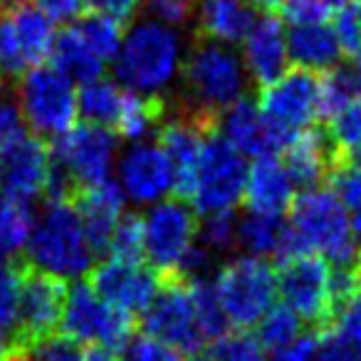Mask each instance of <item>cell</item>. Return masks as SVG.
<instances>
[{
	"mask_svg": "<svg viewBox=\"0 0 361 361\" xmlns=\"http://www.w3.org/2000/svg\"><path fill=\"white\" fill-rule=\"evenodd\" d=\"M35 216L30 203L18 198H0V260H16V255L27 245Z\"/></svg>",
	"mask_w": 361,
	"mask_h": 361,
	"instance_id": "30",
	"label": "cell"
},
{
	"mask_svg": "<svg viewBox=\"0 0 361 361\" xmlns=\"http://www.w3.org/2000/svg\"><path fill=\"white\" fill-rule=\"evenodd\" d=\"M218 131L243 156H255V159L282 154L295 136L267 121L250 97H243L240 102H235L223 111L221 121H218Z\"/></svg>",
	"mask_w": 361,
	"mask_h": 361,
	"instance_id": "19",
	"label": "cell"
},
{
	"mask_svg": "<svg viewBox=\"0 0 361 361\" xmlns=\"http://www.w3.org/2000/svg\"><path fill=\"white\" fill-rule=\"evenodd\" d=\"M30 354V361H82L85 359V351H82V344L77 339L67 334H50L45 339L35 341V344L27 349Z\"/></svg>",
	"mask_w": 361,
	"mask_h": 361,
	"instance_id": "41",
	"label": "cell"
},
{
	"mask_svg": "<svg viewBox=\"0 0 361 361\" xmlns=\"http://www.w3.org/2000/svg\"><path fill=\"white\" fill-rule=\"evenodd\" d=\"M52 23H70L85 13V0H30Z\"/></svg>",
	"mask_w": 361,
	"mask_h": 361,
	"instance_id": "49",
	"label": "cell"
},
{
	"mask_svg": "<svg viewBox=\"0 0 361 361\" xmlns=\"http://www.w3.org/2000/svg\"><path fill=\"white\" fill-rule=\"evenodd\" d=\"M208 131L203 126H198L193 119L178 114L171 106L169 116L164 124L156 129L159 136V149L166 154L171 164V173H173V198L183 203H191L193 186H196V171H198V159H201V146L203 136Z\"/></svg>",
	"mask_w": 361,
	"mask_h": 361,
	"instance_id": "17",
	"label": "cell"
},
{
	"mask_svg": "<svg viewBox=\"0 0 361 361\" xmlns=\"http://www.w3.org/2000/svg\"><path fill=\"white\" fill-rule=\"evenodd\" d=\"M317 361H361V344L341 336L339 331L326 329L319 334V346H317Z\"/></svg>",
	"mask_w": 361,
	"mask_h": 361,
	"instance_id": "44",
	"label": "cell"
},
{
	"mask_svg": "<svg viewBox=\"0 0 361 361\" xmlns=\"http://www.w3.org/2000/svg\"><path fill=\"white\" fill-rule=\"evenodd\" d=\"M213 290L228 324L235 329H250L275 302V267L265 257H235L218 270Z\"/></svg>",
	"mask_w": 361,
	"mask_h": 361,
	"instance_id": "5",
	"label": "cell"
},
{
	"mask_svg": "<svg viewBox=\"0 0 361 361\" xmlns=\"http://www.w3.org/2000/svg\"><path fill=\"white\" fill-rule=\"evenodd\" d=\"M351 11H354V18H356V23H359V27H361V0H354V3H351Z\"/></svg>",
	"mask_w": 361,
	"mask_h": 361,
	"instance_id": "57",
	"label": "cell"
},
{
	"mask_svg": "<svg viewBox=\"0 0 361 361\" xmlns=\"http://www.w3.org/2000/svg\"><path fill=\"white\" fill-rule=\"evenodd\" d=\"M16 3H20V0H0V8H3V11H6V8L16 6Z\"/></svg>",
	"mask_w": 361,
	"mask_h": 361,
	"instance_id": "58",
	"label": "cell"
},
{
	"mask_svg": "<svg viewBox=\"0 0 361 361\" xmlns=\"http://www.w3.org/2000/svg\"><path fill=\"white\" fill-rule=\"evenodd\" d=\"M72 206L80 213L87 243L94 255H104L119 218L124 216V191L116 180L106 178L97 186L82 188Z\"/></svg>",
	"mask_w": 361,
	"mask_h": 361,
	"instance_id": "22",
	"label": "cell"
},
{
	"mask_svg": "<svg viewBox=\"0 0 361 361\" xmlns=\"http://www.w3.org/2000/svg\"><path fill=\"white\" fill-rule=\"evenodd\" d=\"M326 134L334 146L336 164L361 166V94L326 124Z\"/></svg>",
	"mask_w": 361,
	"mask_h": 361,
	"instance_id": "32",
	"label": "cell"
},
{
	"mask_svg": "<svg viewBox=\"0 0 361 361\" xmlns=\"http://www.w3.org/2000/svg\"><path fill=\"white\" fill-rule=\"evenodd\" d=\"M67 282L50 272L35 270L27 265L20 280V300H18V317L13 324V349L27 351L35 341L55 334L60 326L62 310L67 302Z\"/></svg>",
	"mask_w": 361,
	"mask_h": 361,
	"instance_id": "12",
	"label": "cell"
},
{
	"mask_svg": "<svg viewBox=\"0 0 361 361\" xmlns=\"http://www.w3.org/2000/svg\"><path fill=\"white\" fill-rule=\"evenodd\" d=\"M307 252H322L331 265H351L359 260L349 216L331 191L312 188L290 206V223L285 226L275 255L282 262Z\"/></svg>",
	"mask_w": 361,
	"mask_h": 361,
	"instance_id": "2",
	"label": "cell"
},
{
	"mask_svg": "<svg viewBox=\"0 0 361 361\" xmlns=\"http://www.w3.org/2000/svg\"><path fill=\"white\" fill-rule=\"evenodd\" d=\"M351 70H354V77H356V82H359V87H361V50L354 55V65H351Z\"/></svg>",
	"mask_w": 361,
	"mask_h": 361,
	"instance_id": "56",
	"label": "cell"
},
{
	"mask_svg": "<svg viewBox=\"0 0 361 361\" xmlns=\"http://www.w3.org/2000/svg\"><path fill=\"white\" fill-rule=\"evenodd\" d=\"M151 11L154 20L166 25H186L193 20V0H141Z\"/></svg>",
	"mask_w": 361,
	"mask_h": 361,
	"instance_id": "46",
	"label": "cell"
},
{
	"mask_svg": "<svg viewBox=\"0 0 361 361\" xmlns=\"http://www.w3.org/2000/svg\"><path fill=\"white\" fill-rule=\"evenodd\" d=\"M25 136V119L18 104L16 82L0 80V151Z\"/></svg>",
	"mask_w": 361,
	"mask_h": 361,
	"instance_id": "38",
	"label": "cell"
},
{
	"mask_svg": "<svg viewBox=\"0 0 361 361\" xmlns=\"http://www.w3.org/2000/svg\"><path fill=\"white\" fill-rule=\"evenodd\" d=\"M94 252L87 243L80 213L72 203H47L27 238V265L55 277H82Z\"/></svg>",
	"mask_w": 361,
	"mask_h": 361,
	"instance_id": "4",
	"label": "cell"
},
{
	"mask_svg": "<svg viewBox=\"0 0 361 361\" xmlns=\"http://www.w3.org/2000/svg\"><path fill=\"white\" fill-rule=\"evenodd\" d=\"M356 267H359V265H356ZM359 275H361V267H359Z\"/></svg>",
	"mask_w": 361,
	"mask_h": 361,
	"instance_id": "60",
	"label": "cell"
},
{
	"mask_svg": "<svg viewBox=\"0 0 361 361\" xmlns=\"http://www.w3.org/2000/svg\"><path fill=\"white\" fill-rule=\"evenodd\" d=\"M116 139L119 136L114 131L85 121L57 136L55 146H50L52 161L70 173L80 191L87 186H97L109 178L116 156Z\"/></svg>",
	"mask_w": 361,
	"mask_h": 361,
	"instance_id": "13",
	"label": "cell"
},
{
	"mask_svg": "<svg viewBox=\"0 0 361 361\" xmlns=\"http://www.w3.org/2000/svg\"><path fill=\"white\" fill-rule=\"evenodd\" d=\"M11 351H13V344L6 339V334L0 331V361H6V356L11 354Z\"/></svg>",
	"mask_w": 361,
	"mask_h": 361,
	"instance_id": "54",
	"label": "cell"
},
{
	"mask_svg": "<svg viewBox=\"0 0 361 361\" xmlns=\"http://www.w3.org/2000/svg\"><path fill=\"white\" fill-rule=\"evenodd\" d=\"M106 252H111L114 260L124 262H141L146 257L144 252V218L139 213H124L116 223L114 233Z\"/></svg>",
	"mask_w": 361,
	"mask_h": 361,
	"instance_id": "36",
	"label": "cell"
},
{
	"mask_svg": "<svg viewBox=\"0 0 361 361\" xmlns=\"http://www.w3.org/2000/svg\"><path fill=\"white\" fill-rule=\"evenodd\" d=\"M255 326H257L255 339L260 341L262 349L280 351L300 336L302 322H300V317H297L292 310H287L285 305L282 307L272 305Z\"/></svg>",
	"mask_w": 361,
	"mask_h": 361,
	"instance_id": "34",
	"label": "cell"
},
{
	"mask_svg": "<svg viewBox=\"0 0 361 361\" xmlns=\"http://www.w3.org/2000/svg\"><path fill=\"white\" fill-rule=\"evenodd\" d=\"M247 178V164L243 154L218 129L203 136L201 159H198L196 186L188 206L201 216L233 211L243 201Z\"/></svg>",
	"mask_w": 361,
	"mask_h": 361,
	"instance_id": "6",
	"label": "cell"
},
{
	"mask_svg": "<svg viewBox=\"0 0 361 361\" xmlns=\"http://www.w3.org/2000/svg\"><path fill=\"white\" fill-rule=\"evenodd\" d=\"M178 82V97L171 99V106L206 131L218 129L223 111L247 97L252 85L231 45L196 32L186 55L180 57Z\"/></svg>",
	"mask_w": 361,
	"mask_h": 361,
	"instance_id": "1",
	"label": "cell"
},
{
	"mask_svg": "<svg viewBox=\"0 0 361 361\" xmlns=\"http://www.w3.org/2000/svg\"><path fill=\"white\" fill-rule=\"evenodd\" d=\"M75 27L82 35V40L92 47V52H94L102 62L114 60L116 52H119L121 40H124V35H121L124 27H121L119 23L109 20V18H104V16H94V13H82V16L77 18Z\"/></svg>",
	"mask_w": 361,
	"mask_h": 361,
	"instance_id": "33",
	"label": "cell"
},
{
	"mask_svg": "<svg viewBox=\"0 0 361 361\" xmlns=\"http://www.w3.org/2000/svg\"><path fill=\"white\" fill-rule=\"evenodd\" d=\"M82 361H121V359L116 356V351L104 349V346H94V349L85 351V359Z\"/></svg>",
	"mask_w": 361,
	"mask_h": 361,
	"instance_id": "51",
	"label": "cell"
},
{
	"mask_svg": "<svg viewBox=\"0 0 361 361\" xmlns=\"http://www.w3.org/2000/svg\"><path fill=\"white\" fill-rule=\"evenodd\" d=\"M180 67V37L171 25L144 20L129 30L114 57V72L131 92L164 94Z\"/></svg>",
	"mask_w": 361,
	"mask_h": 361,
	"instance_id": "3",
	"label": "cell"
},
{
	"mask_svg": "<svg viewBox=\"0 0 361 361\" xmlns=\"http://www.w3.org/2000/svg\"><path fill=\"white\" fill-rule=\"evenodd\" d=\"M277 292L300 322H305L317 334H324L334 319V300H331V265L317 252L297 255L280 262L275 270Z\"/></svg>",
	"mask_w": 361,
	"mask_h": 361,
	"instance_id": "7",
	"label": "cell"
},
{
	"mask_svg": "<svg viewBox=\"0 0 361 361\" xmlns=\"http://www.w3.org/2000/svg\"><path fill=\"white\" fill-rule=\"evenodd\" d=\"M349 0H282V16L297 25V23H324L326 18L336 16Z\"/></svg>",
	"mask_w": 361,
	"mask_h": 361,
	"instance_id": "40",
	"label": "cell"
},
{
	"mask_svg": "<svg viewBox=\"0 0 361 361\" xmlns=\"http://www.w3.org/2000/svg\"><path fill=\"white\" fill-rule=\"evenodd\" d=\"M287 55L312 72H326L341 65V47L334 27L324 23H297L287 35Z\"/></svg>",
	"mask_w": 361,
	"mask_h": 361,
	"instance_id": "26",
	"label": "cell"
},
{
	"mask_svg": "<svg viewBox=\"0 0 361 361\" xmlns=\"http://www.w3.org/2000/svg\"><path fill=\"white\" fill-rule=\"evenodd\" d=\"M141 0H85V11L94 13V16H104L109 20L119 23L126 27L141 11Z\"/></svg>",
	"mask_w": 361,
	"mask_h": 361,
	"instance_id": "45",
	"label": "cell"
},
{
	"mask_svg": "<svg viewBox=\"0 0 361 361\" xmlns=\"http://www.w3.org/2000/svg\"><path fill=\"white\" fill-rule=\"evenodd\" d=\"M50 166V144L42 136L25 134L20 141L0 151V188L8 198L30 203L45 191Z\"/></svg>",
	"mask_w": 361,
	"mask_h": 361,
	"instance_id": "18",
	"label": "cell"
},
{
	"mask_svg": "<svg viewBox=\"0 0 361 361\" xmlns=\"http://www.w3.org/2000/svg\"><path fill=\"white\" fill-rule=\"evenodd\" d=\"M191 361H206V359H203V356H198V359H191Z\"/></svg>",
	"mask_w": 361,
	"mask_h": 361,
	"instance_id": "59",
	"label": "cell"
},
{
	"mask_svg": "<svg viewBox=\"0 0 361 361\" xmlns=\"http://www.w3.org/2000/svg\"><path fill=\"white\" fill-rule=\"evenodd\" d=\"M329 329L339 331L341 336L361 344V295L351 297L349 302H344V305L336 310L334 322H331Z\"/></svg>",
	"mask_w": 361,
	"mask_h": 361,
	"instance_id": "48",
	"label": "cell"
},
{
	"mask_svg": "<svg viewBox=\"0 0 361 361\" xmlns=\"http://www.w3.org/2000/svg\"><path fill=\"white\" fill-rule=\"evenodd\" d=\"M282 156H285L282 166H285L292 183L305 188V191H312V188L326 183L336 164L334 146H331L326 129L297 131L287 144V149L282 151Z\"/></svg>",
	"mask_w": 361,
	"mask_h": 361,
	"instance_id": "23",
	"label": "cell"
},
{
	"mask_svg": "<svg viewBox=\"0 0 361 361\" xmlns=\"http://www.w3.org/2000/svg\"><path fill=\"white\" fill-rule=\"evenodd\" d=\"M317 92L319 72L292 67L277 82L262 87L257 109L282 131L297 134L317 119Z\"/></svg>",
	"mask_w": 361,
	"mask_h": 361,
	"instance_id": "15",
	"label": "cell"
},
{
	"mask_svg": "<svg viewBox=\"0 0 361 361\" xmlns=\"http://www.w3.org/2000/svg\"><path fill=\"white\" fill-rule=\"evenodd\" d=\"M50 57L55 60V70L62 72L70 82L87 85L92 80H99L104 75V62L92 52V47L82 40L75 25L65 27L55 37Z\"/></svg>",
	"mask_w": 361,
	"mask_h": 361,
	"instance_id": "27",
	"label": "cell"
},
{
	"mask_svg": "<svg viewBox=\"0 0 361 361\" xmlns=\"http://www.w3.org/2000/svg\"><path fill=\"white\" fill-rule=\"evenodd\" d=\"M250 8H257L262 13H277L282 6V0H245Z\"/></svg>",
	"mask_w": 361,
	"mask_h": 361,
	"instance_id": "52",
	"label": "cell"
},
{
	"mask_svg": "<svg viewBox=\"0 0 361 361\" xmlns=\"http://www.w3.org/2000/svg\"><path fill=\"white\" fill-rule=\"evenodd\" d=\"M87 282L104 302L129 314H136V312H144L154 300L161 277L154 267H144L141 262H124L109 257L97 267H90Z\"/></svg>",
	"mask_w": 361,
	"mask_h": 361,
	"instance_id": "16",
	"label": "cell"
},
{
	"mask_svg": "<svg viewBox=\"0 0 361 361\" xmlns=\"http://www.w3.org/2000/svg\"><path fill=\"white\" fill-rule=\"evenodd\" d=\"M23 119L37 136H62L75 126L77 94L72 82L55 67H32L16 82Z\"/></svg>",
	"mask_w": 361,
	"mask_h": 361,
	"instance_id": "9",
	"label": "cell"
},
{
	"mask_svg": "<svg viewBox=\"0 0 361 361\" xmlns=\"http://www.w3.org/2000/svg\"><path fill=\"white\" fill-rule=\"evenodd\" d=\"M349 223H351V233H354V238L356 240H361V203L356 208H351Z\"/></svg>",
	"mask_w": 361,
	"mask_h": 361,
	"instance_id": "53",
	"label": "cell"
},
{
	"mask_svg": "<svg viewBox=\"0 0 361 361\" xmlns=\"http://www.w3.org/2000/svg\"><path fill=\"white\" fill-rule=\"evenodd\" d=\"M62 334L82 341H92L104 349H124L136 331L134 314L104 302L90 282H77L67 292L65 310H62Z\"/></svg>",
	"mask_w": 361,
	"mask_h": 361,
	"instance_id": "11",
	"label": "cell"
},
{
	"mask_svg": "<svg viewBox=\"0 0 361 361\" xmlns=\"http://www.w3.org/2000/svg\"><path fill=\"white\" fill-rule=\"evenodd\" d=\"M25 260H0V331L13 329L20 300V280Z\"/></svg>",
	"mask_w": 361,
	"mask_h": 361,
	"instance_id": "37",
	"label": "cell"
},
{
	"mask_svg": "<svg viewBox=\"0 0 361 361\" xmlns=\"http://www.w3.org/2000/svg\"><path fill=\"white\" fill-rule=\"evenodd\" d=\"M243 45L245 72L260 90L277 82L287 72V37L277 13H262L257 20H252L250 30L243 37Z\"/></svg>",
	"mask_w": 361,
	"mask_h": 361,
	"instance_id": "20",
	"label": "cell"
},
{
	"mask_svg": "<svg viewBox=\"0 0 361 361\" xmlns=\"http://www.w3.org/2000/svg\"><path fill=\"white\" fill-rule=\"evenodd\" d=\"M119 186L136 203L161 201L173 186V173L166 154L156 144H134L119 164Z\"/></svg>",
	"mask_w": 361,
	"mask_h": 361,
	"instance_id": "21",
	"label": "cell"
},
{
	"mask_svg": "<svg viewBox=\"0 0 361 361\" xmlns=\"http://www.w3.org/2000/svg\"><path fill=\"white\" fill-rule=\"evenodd\" d=\"M285 223L280 216H262V213H247L245 218L238 221L235 243L247 250L252 257L275 255L280 247Z\"/></svg>",
	"mask_w": 361,
	"mask_h": 361,
	"instance_id": "31",
	"label": "cell"
},
{
	"mask_svg": "<svg viewBox=\"0 0 361 361\" xmlns=\"http://www.w3.org/2000/svg\"><path fill=\"white\" fill-rule=\"evenodd\" d=\"M196 35L235 45L252 25V8L245 0H193Z\"/></svg>",
	"mask_w": 361,
	"mask_h": 361,
	"instance_id": "25",
	"label": "cell"
},
{
	"mask_svg": "<svg viewBox=\"0 0 361 361\" xmlns=\"http://www.w3.org/2000/svg\"><path fill=\"white\" fill-rule=\"evenodd\" d=\"M55 25L32 3L20 0L0 16V77L18 82L42 65L55 45Z\"/></svg>",
	"mask_w": 361,
	"mask_h": 361,
	"instance_id": "10",
	"label": "cell"
},
{
	"mask_svg": "<svg viewBox=\"0 0 361 361\" xmlns=\"http://www.w3.org/2000/svg\"><path fill=\"white\" fill-rule=\"evenodd\" d=\"M334 35L341 47V55H356V52L361 50V27H359V23H356L351 6H344L336 13Z\"/></svg>",
	"mask_w": 361,
	"mask_h": 361,
	"instance_id": "47",
	"label": "cell"
},
{
	"mask_svg": "<svg viewBox=\"0 0 361 361\" xmlns=\"http://www.w3.org/2000/svg\"><path fill=\"white\" fill-rule=\"evenodd\" d=\"M235 228H238V218L233 216V211L208 213V216L203 218L201 226H198V235H201L206 250L228 252L231 247L238 245Z\"/></svg>",
	"mask_w": 361,
	"mask_h": 361,
	"instance_id": "39",
	"label": "cell"
},
{
	"mask_svg": "<svg viewBox=\"0 0 361 361\" xmlns=\"http://www.w3.org/2000/svg\"><path fill=\"white\" fill-rule=\"evenodd\" d=\"M326 183L331 193L344 208H356L361 203V166L359 164H334Z\"/></svg>",
	"mask_w": 361,
	"mask_h": 361,
	"instance_id": "42",
	"label": "cell"
},
{
	"mask_svg": "<svg viewBox=\"0 0 361 361\" xmlns=\"http://www.w3.org/2000/svg\"><path fill=\"white\" fill-rule=\"evenodd\" d=\"M161 285L154 300L144 310L141 317V331L146 336L164 341V344L183 351H201L206 336L198 322L196 302H193L191 282L180 277L178 272L159 275Z\"/></svg>",
	"mask_w": 361,
	"mask_h": 361,
	"instance_id": "8",
	"label": "cell"
},
{
	"mask_svg": "<svg viewBox=\"0 0 361 361\" xmlns=\"http://www.w3.org/2000/svg\"><path fill=\"white\" fill-rule=\"evenodd\" d=\"M206 361H265V349L247 329L226 331L208 344Z\"/></svg>",
	"mask_w": 361,
	"mask_h": 361,
	"instance_id": "35",
	"label": "cell"
},
{
	"mask_svg": "<svg viewBox=\"0 0 361 361\" xmlns=\"http://www.w3.org/2000/svg\"><path fill=\"white\" fill-rule=\"evenodd\" d=\"M0 80H3V77H0Z\"/></svg>",
	"mask_w": 361,
	"mask_h": 361,
	"instance_id": "61",
	"label": "cell"
},
{
	"mask_svg": "<svg viewBox=\"0 0 361 361\" xmlns=\"http://www.w3.org/2000/svg\"><path fill=\"white\" fill-rule=\"evenodd\" d=\"M196 235V213L178 198L159 203L144 218V252L159 275L178 272L180 260L193 247Z\"/></svg>",
	"mask_w": 361,
	"mask_h": 361,
	"instance_id": "14",
	"label": "cell"
},
{
	"mask_svg": "<svg viewBox=\"0 0 361 361\" xmlns=\"http://www.w3.org/2000/svg\"><path fill=\"white\" fill-rule=\"evenodd\" d=\"M295 201V183L287 176L282 161L275 156H262L247 169L245 191H243V203L250 213H262V216H282L290 211Z\"/></svg>",
	"mask_w": 361,
	"mask_h": 361,
	"instance_id": "24",
	"label": "cell"
},
{
	"mask_svg": "<svg viewBox=\"0 0 361 361\" xmlns=\"http://www.w3.org/2000/svg\"><path fill=\"white\" fill-rule=\"evenodd\" d=\"M361 92L351 65H336L319 72V92H317V119L329 124L351 99Z\"/></svg>",
	"mask_w": 361,
	"mask_h": 361,
	"instance_id": "29",
	"label": "cell"
},
{
	"mask_svg": "<svg viewBox=\"0 0 361 361\" xmlns=\"http://www.w3.org/2000/svg\"><path fill=\"white\" fill-rule=\"evenodd\" d=\"M121 104H124V90L104 77L82 85V92L77 94V111L85 116V121L104 126L109 131H114Z\"/></svg>",
	"mask_w": 361,
	"mask_h": 361,
	"instance_id": "28",
	"label": "cell"
},
{
	"mask_svg": "<svg viewBox=\"0 0 361 361\" xmlns=\"http://www.w3.org/2000/svg\"><path fill=\"white\" fill-rule=\"evenodd\" d=\"M121 361H183L180 351L154 336H136L124 346V359Z\"/></svg>",
	"mask_w": 361,
	"mask_h": 361,
	"instance_id": "43",
	"label": "cell"
},
{
	"mask_svg": "<svg viewBox=\"0 0 361 361\" xmlns=\"http://www.w3.org/2000/svg\"><path fill=\"white\" fill-rule=\"evenodd\" d=\"M6 361H30V356H27V351H20V349H13L11 354L6 356Z\"/></svg>",
	"mask_w": 361,
	"mask_h": 361,
	"instance_id": "55",
	"label": "cell"
},
{
	"mask_svg": "<svg viewBox=\"0 0 361 361\" xmlns=\"http://www.w3.org/2000/svg\"><path fill=\"white\" fill-rule=\"evenodd\" d=\"M317 346H319V334L310 331V334H300L292 344H287L285 349L275 351L272 361H314Z\"/></svg>",
	"mask_w": 361,
	"mask_h": 361,
	"instance_id": "50",
	"label": "cell"
}]
</instances>
